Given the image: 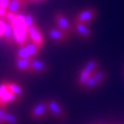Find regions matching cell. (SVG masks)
Here are the masks:
<instances>
[{"instance_id": "cell-8", "label": "cell", "mask_w": 124, "mask_h": 124, "mask_svg": "<svg viewBox=\"0 0 124 124\" xmlns=\"http://www.w3.org/2000/svg\"><path fill=\"white\" fill-rule=\"evenodd\" d=\"M48 104V111H50L54 117H56L57 119H63L64 118V111L61 104L56 101L54 99H50L49 101H46Z\"/></svg>"}, {"instance_id": "cell-2", "label": "cell", "mask_w": 124, "mask_h": 124, "mask_svg": "<svg viewBox=\"0 0 124 124\" xmlns=\"http://www.w3.org/2000/svg\"><path fill=\"white\" fill-rule=\"evenodd\" d=\"M18 96L11 93L7 88V82H2L0 84V108H5L9 102L18 100Z\"/></svg>"}, {"instance_id": "cell-21", "label": "cell", "mask_w": 124, "mask_h": 124, "mask_svg": "<svg viewBox=\"0 0 124 124\" xmlns=\"http://www.w3.org/2000/svg\"><path fill=\"white\" fill-rule=\"evenodd\" d=\"M26 1H45V0H26Z\"/></svg>"}, {"instance_id": "cell-12", "label": "cell", "mask_w": 124, "mask_h": 124, "mask_svg": "<svg viewBox=\"0 0 124 124\" xmlns=\"http://www.w3.org/2000/svg\"><path fill=\"white\" fill-rule=\"evenodd\" d=\"M1 36L3 37L5 44H10L14 40V27L10 23L7 22L6 24H4V28H3V32L1 34Z\"/></svg>"}, {"instance_id": "cell-5", "label": "cell", "mask_w": 124, "mask_h": 124, "mask_svg": "<svg viewBox=\"0 0 124 124\" xmlns=\"http://www.w3.org/2000/svg\"><path fill=\"white\" fill-rule=\"evenodd\" d=\"M96 15H97V13H96V10L93 7H88L86 9L81 10L76 16L75 22H82V23L88 24V23H90L96 18Z\"/></svg>"}, {"instance_id": "cell-10", "label": "cell", "mask_w": 124, "mask_h": 124, "mask_svg": "<svg viewBox=\"0 0 124 124\" xmlns=\"http://www.w3.org/2000/svg\"><path fill=\"white\" fill-rule=\"evenodd\" d=\"M30 66H31V72H37V73H44L46 70V68H48V66L46 65L44 61L36 59L35 57L31 58Z\"/></svg>"}, {"instance_id": "cell-15", "label": "cell", "mask_w": 124, "mask_h": 124, "mask_svg": "<svg viewBox=\"0 0 124 124\" xmlns=\"http://www.w3.org/2000/svg\"><path fill=\"white\" fill-rule=\"evenodd\" d=\"M30 61H31V58H28V59H16L15 66L17 67V69H19L20 71H29V72H31Z\"/></svg>"}, {"instance_id": "cell-18", "label": "cell", "mask_w": 124, "mask_h": 124, "mask_svg": "<svg viewBox=\"0 0 124 124\" xmlns=\"http://www.w3.org/2000/svg\"><path fill=\"white\" fill-rule=\"evenodd\" d=\"M24 22H25V25H26L27 28H28V27L33 26L34 24H35L33 16L30 15V14H26V15L24 16Z\"/></svg>"}, {"instance_id": "cell-16", "label": "cell", "mask_w": 124, "mask_h": 124, "mask_svg": "<svg viewBox=\"0 0 124 124\" xmlns=\"http://www.w3.org/2000/svg\"><path fill=\"white\" fill-rule=\"evenodd\" d=\"M7 88H8V90L11 93H14V94L17 95L18 97H21V96L23 95V88L18 83L7 82Z\"/></svg>"}, {"instance_id": "cell-1", "label": "cell", "mask_w": 124, "mask_h": 124, "mask_svg": "<svg viewBox=\"0 0 124 124\" xmlns=\"http://www.w3.org/2000/svg\"><path fill=\"white\" fill-rule=\"evenodd\" d=\"M97 67H98V63L96 60H90L84 65L83 69L80 71L79 79H78V82H79V85L81 87H83L84 84L89 80V78L97 70Z\"/></svg>"}, {"instance_id": "cell-7", "label": "cell", "mask_w": 124, "mask_h": 124, "mask_svg": "<svg viewBox=\"0 0 124 124\" xmlns=\"http://www.w3.org/2000/svg\"><path fill=\"white\" fill-rule=\"evenodd\" d=\"M46 111H48L46 101H40L32 108V110L30 112V117L32 120H39L46 115Z\"/></svg>"}, {"instance_id": "cell-19", "label": "cell", "mask_w": 124, "mask_h": 124, "mask_svg": "<svg viewBox=\"0 0 124 124\" xmlns=\"http://www.w3.org/2000/svg\"><path fill=\"white\" fill-rule=\"evenodd\" d=\"M9 1H10V0H0V6H1L2 8H4V9L7 10V7H8Z\"/></svg>"}, {"instance_id": "cell-4", "label": "cell", "mask_w": 124, "mask_h": 124, "mask_svg": "<svg viewBox=\"0 0 124 124\" xmlns=\"http://www.w3.org/2000/svg\"><path fill=\"white\" fill-rule=\"evenodd\" d=\"M55 24L57 26V28H59L60 30L63 31V32H65L67 35H69L70 32L72 31L71 24L69 23L68 19L62 13H57L55 15Z\"/></svg>"}, {"instance_id": "cell-3", "label": "cell", "mask_w": 124, "mask_h": 124, "mask_svg": "<svg viewBox=\"0 0 124 124\" xmlns=\"http://www.w3.org/2000/svg\"><path fill=\"white\" fill-rule=\"evenodd\" d=\"M104 80H106V73H104L102 70H96L90 78H89V80L87 82L84 84L83 88L91 90V89H94L95 87H97L98 85L103 83Z\"/></svg>"}, {"instance_id": "cell-14", "label": "cell", "mask_w": 124, "mask_h": 124, "mask_svg": "<svg viewBox=\"0 0 124 124\" xmlns=\"http://www.w3.org/2000/svg\"><path fill=\"white\" fill-rule=\"evenodd\" d=\"M26 0H10L8 7H7V11H10L13 14H19L25 5Z\"/></svg>"}, {"instance_id": "cell-13", "label": "cell", "mask_w": 124, "mask_h": 124, "mask_svg": "<svg viewBox=\"0 0 124 124\" xmlns=\"http://www.w3.org/2000/svg\"><path fill=\"white\" fill-rule=\"evenodd\" d=\"M0 123L7 124H18V119L15 115L7 113L3 108H0Z\"/></svg>"}, {"instance_id": "cell-17", "label": "cell", "mask_w": 124, "mask_h": 124, "mask_svg": "<svg viewBox=\"0 0 124 124\" xmlns=\"http://www.w3.org/2000/svg\"><path fill=\"white\" fill-rule=\"evenodd\" d=\"M16 58H17V59H28V58H31L28 50L26 49L25 46H23L20 48V50L16 54Z\"/></svg>"}, {"instance_id": "cell-9", "label": "cell", "mask_w": 124, "mask_h": 124, "mask_svg": "<svg viewBox=\"0 0 124 124\" xmlns=\"http://www.w3.org/2000/svg\"><path fill=\"white\" fill-rule=\"evenodd\" d=\"M75 29L77 31V33L79 34L80 36H82L84 38H90L92 33L91 30L89 28L88 24L86 23H82V22H75Z\"/></svg>"}, {"instance_id": "cell-20", "label": "cell", "mask_w": 124, "mask_h": 124, "mask_svg": "<svg viewBox=\"0 0 124 124\" xmlns=\"http://www.w3.org/2000/svg\"><path fill=\"white\" fill-rule=\"evenodd\" d=\"M6 13H7V10L4 9V8H2V7L0 6V18H5Z\"/></svg>"}, {"instance_id": "cell-6", "label": "cell", "mask_w": 124, "mask_h": 124, "mask_svg": "<svg viewBox=\"0 0 124 124\" xmlns=\"http://www.w3.org/2000/svg\"><path fill=\"white\" fill-rule=\"evenodd\" d=\"M27 33H28V37L30 38V40L41 48L42 44H44V36L35 24L27 28Z\"/></svg>"}, {"instance_id": "cell-11", "label": "cell", "mask_w": 124, "mask_h": 124, "mask_svg": "<svg viewBox=\"0 0 124 124\" xmlns=\"http://www.w3.org/2000/svg\"><path fill=\"white\" fill-rule=\"evenodd\" d=\"M48 34L55 41H64V40H66V38L68 36L66 33L60 30L59 28H51L48 31Z\"/></svg>"}]
</instances>
